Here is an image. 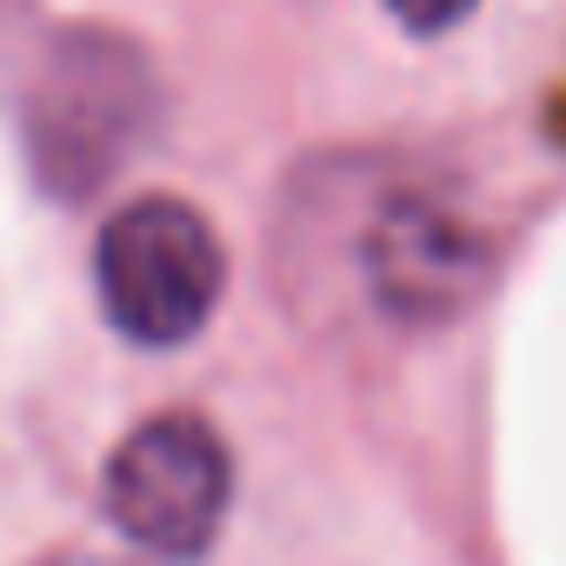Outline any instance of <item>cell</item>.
<instances>
[{"label": "cell", "instance_id": "1", "mask_svg": "<svg viewBox=\"0 0 566 566\" xmlns=\"http://www.w3.org/2000/svg\"><path fill=\"white\" fill-rule=\"evenodd\" d=\"M227 287V253L213 227L167 193L120 207L101 233V301L107 321L140 347H180L207 327Z\"/></svg>", "mask_w": 566, "mask_h": 566}, {"label": "cell", "instance_id": "2", "mask_svg": "<svg viewBox=\"0 0 566 566\" xmlns=\"http://www.w3.org/2000/svg\"><path fill=\"white\" fill-rule=\"evenodd\" d=\"M154 114L147 61L107 34H67L34 87L28 147L54 193H94Z\"/></svg>", "mask_w": 566, "mask_h": 566}, {"label": "cell", "instance_id": "3", "mask_svg": "<svg viewBox=\"0 0 566 566\" xmlns=\"http://www.w3.org/2000/svg\"><path fill=\"white\" fill-rule=\"evenodd\" d=\"M227 500H233V460L220 433L193 413H160L134 427L107 460V520L160 559L207 553L227 520Z\"/></svg>", "mask_w": 566, "mask_h": 566}, {"label": "cell", "instance_id": "4", "mask_svg": "<svg viewBox=\"0 0 566 566\" xmlns=\"http://www.w3.org/2000/svg\"><path fill=\"white\" fill-rule=\"evenodd\" d=\"M367 280L394 321H453L486 280V247L433 200H394L367 233Z\"/></svg>", "mask_w": 566, "mask_h": 566}, {"label": "cell", "instance_id": "5", "mask_svg": "<svg viewBox=\"0 0 566 566\" xmlns=\"http://www.w3.org/2000/svg\"><path fill=\"white\" fill-rule=\"evenodd\" d=\"M473 8H480V0H387V14H394L400 28H413V34H447V28H460Z\"/></svg>", "mask_w": 566, "mask_h": 566}, {"label": "cell", "instance_id": "6", "mask_svg": "<svg viewBox=\"0 0 566 566\" xmlns=\"http://www.w3.org/2000/svg\"><path fill=\"white\" fill-rule=\"evenodd\" d=\"M54 566H120V559H101V553H67V559H54Z\"/></svg>", "mask_w": 566, "mask_h": 566}]
</instances>
